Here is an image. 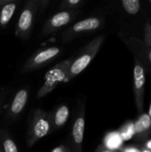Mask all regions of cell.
Returning <instances> with one entry per match:
<instances>
[{"mask_svg": "<svg viewBox=\"0 0 151 152\" xmlns=\"http://www.w3.org/2000/svg\"><path fill=\"white\" fill-rule=\"evenodd\" d=\"M61 49L57 46L48 47L36 52L27 60L23 65L21 69L22 72H28L47 65L53 60H54L61 53Z\"/></svg>", "mask_w": 151, "mask_h": 152, "instance_id": "obj_5", "label": "cell"}, {"mask_svg": "<svg viewBox=\"0 0 151 152\" xmlns=\"http://www.w3.org/2000/svg\"><path fill=\"white\" fill-rule=\"evenodd\" d=\"M28 99V92L27 89H20L19 90L15 96L13 97V100L12 102V104L10 106L9 110V115L12 118H15L20 115V113L24 110L27 102Z\"/></svg>", "mask_w": 151, "mask_h": 152, "instance_id": "obj_10", "label": "cell"}, {"mask_svg": "<svg viewBox=\"0 0 151 152\" xmlns=\"http://www.w3.org/2000/svg\"><path fill=\"white\" fill-rule=\"evenodd\" d=\"M133 77H134V90H135V94H136L138 106H139V108L142 109L143 88H144V84H145V74H144V69H143L142 66L141 65V63H137L134 66Z\"/></svg>", "mask_w": 151, "mask_h": 152, "instance_id": "obj_9", "label": "cell"}, {"mask_svg": "<svg viewBox=\"0 0 151 152\" xmlns=\"http://www.w3.org/2000/svg\"><path fill=\"white\" fill-rule=\"evenodd\" d=\"M135 134H141L150 129L151 126V118L148 114H142L139 119L133 124Z\"/></svg>", "mask_w": 151, "mask_h": 152, "instance_id": "obj_14", "label": "cell"}, {"mask_svg": "<svg viewBox=\"0 0 151 152\" xmlns=\"http://www.w3.org/2000/svg\"><path fill=\"white\" fill-rule=\"evenodd\" d=\"M124 152H141L140 150L135 149V148H130V149H126Z\"/></svg>", "mask_w": 151, "mask_h": 152, "instance_id": "obj_20", "label": "cell"}, {"mask_svg": "<svg viewBox=\"0 0 151 152\" xmlns=\"http://www.w3.org/2000/svg\"><path fill=\"white\" fill-rule=\"evenodd\" d=\"M147 147H148V149L151 150V141H150V142H148V144H147Z\"/></svg>", "mask_w": 151, "mask_h": 152, "instance_id": "obj_24", "label": "cell"}, {"mask_svg": "<svg viewBox=\"0 0 151 152\" xmlns=\"http://www.w3.org/2000/svg\"><path fill=\"white\" fill-rule=\"evenodd\" d=\"M144 152H150V151H144Z\"/></svg>", "mask_w": 151, "mask_h": 152, "instance_id": "obj_29", "label": "cell"}, {"mask_svg": "<svg viewBox=\"0 0 151 152\" xmlns=\"http://www.w3.org/2000/svg\"><path fill=\"white\" fill-rule=\"evenodd\" d=\"M85 127V110H84V108L82 107L80 109V111H78L77 117L72 127V140H73V143H74L77 152L82 151Z\"/></svg>", "mask_w": 151, "mask_h": 152, "instance_id": "obj_8", "label": "cell"}, {"mask_svg": "<svg viewBox=\"0 0 151 152\" xmlns=\"http://www.w3.org/2000/svg\"><path fill=\"white\" fill-rule=\"evenodd\" d=\"M122 4L124 9L129 14H136L140 11L141 3L139 0H123Z\"/></svg>", "mask_w": 151, "mask_h": 152, "instance_id": "obj_16", "label": "cell"}, {"mask_svg": "<svg viewBox=\"0 0 151 152\" xmlns=\"http://www.w3.org/2000/svg\"><path fill=\"white\" fill-rule=\"evenodd\" d=\"M150 117L151 118V104H150V110H149V114H148Z\"/></svg>", "mask_w": 151, "mask_h": 152, "instance_id": "obj_26", "label": "cell"}, {"mask_svg": "<svg viewBox=\"0 0 151 152\" xmlns=\"http://www.w3.org/2000/svg\"><path fill=\"white\" fill-rule=\"evenodd\" d=\"M0 108H1V102H0Z\"/></svg>", "mask_w": 151, "mask_h": 152, "instance_id": "obj_28", "label": "cell"}, {"mask_svg": "<svg viewBox=\"0 0 151 152\" xmlns=\"http://www.w3.org/2000/svg\"><path fill=\"white\" fill-rule=\"evenodd\" d=\"M101 20L97 17H89L77 21L69 27L62 36L63 42H69L82 33L96 30L101 26Z\"/></svg>", "mask_w": 151, "mask_h": 152, "instance_id": "obj_7", "label": "cell"}, {"mask_svg": "<svg viewBox=\"0 0 151 152\" xmlns=\"http://www.w3.org/2000/svg\"><path fill=\"white\" fill-rule=\"evenodd\" d=\"M82 3L83 0H66L61 3V6L64 10H76Z\"/></svg>", "mask_w": 151, "mask_h": 152, "instance_id": "obj_18", "label": "cell"}, {"mask_svg": "<svg viewBox=\"0 0 151 152\" xmlns=\"http://www.w3.org/2000/svg\"><path fill=\"white\" fill-rule=\"evenodd\" d=\"M77 10H63L55 13L47 20L43 27L40 36L46 37L50 34L54 33L58 29L71 22L77 16Z\"/></svg>", "mask_w": 151, "mask_h": 152, "instance_id": "obj_6", "label": "cell"}, {"mask_svg": "<svg viewBox=\"0 0 151 152\" xmlns=\"http://www.w3.org/2000/svg\"><path fill=\"white\" fill-rule=\"evenodd\" d=\"M135 134L134 133V126L133 123L127 124L125 126V127L121 131L120 135L123 141H128L131 138H133V136Z\"/></svg>", "mask_w": 151, "mask_h": 152, "instance_id": "obj_17", "label": "cell"}, {"mask_svg": "<svg viewBox=\"0 0 151 152\" xmlns=\"http://www.w3.org/2000/svg\"><path fill=\"white\" fill-rule=\"evenodd\" d=\"M0 152H3V150H2V147H1V144H0Z\"/></svg>", "mask_w": 151, "mask_h": 152, "instance_id": "obj_27", "label": "cell"}, {"mask_svg": "<svg viewBox=\"0 0 151 152\" xmlns=\"http://www.w3.org/2000/svg\"><path fill=\"white\" fill-rule=\"evenodd\" d=\"M150 31H149V33H148V37H149V39H150V42L151 43V28L149 29Z\"/></svg>", "mask_w": 151, "mask_h": 152, "instance_id": "obj_23", "label": "cell"}, {"mask_svg": "<svg viewBox=\"0 0 151 152\" xmlns=\"http://www.w3.org/2000/svg\"><path fill=\"white\" fill-rule=\"evenodd\" d=\"M0 141L2 143L3 152H18V148L15 142L10 137V135L6 132H0Z\"/></svg>", "mask_w": 151, "mask_h": 152, "instance_id": "obj_13", "label": "cell"}, {"mask_svg": "<svg viewBox=\"0 0 151 152\" xmlns=\"http://www.w3.org/2000/svg\"><path fill=\"white\" fill-rule=\"evenodd\" d=\"M73 58H69L52 67L44 75L42 86L36 94V98L40 99L50 94L59 84L65 83L68 80V73Z\"/></svg>", "mask_w": 151, "mask_h": 152, "instance_id": "obj_1", "label": "cell"}, {"mask_svg": "<svg viewBox=\"0 0 151 152\" xmlns=\"http://www.w3.org/2000/svg\"><path fill=\"white\" fill-rule=\"evenodd\" d=\"M17 8V2L16 1H9L6 4L2 6L0 11V25L5 26L7 25L11 19L12 18L15 11Z\"/></svg>", "mask_w": 151, "mask_h": 152, "instance_id": "obj_12", "label": "cell"}, {"mask_svg": "<svg viewBox=\"0 0 151 152\" xmlns=\"http://www.w3.org/2000/svg\"><path fill=\"white\" fill-rule=\"evenodd\" d=\"M99 152H114V151H109V150H108V149H102V150L99 151Z\"/></svg>", "mask_w": 151, "mask_h": 152, "instance_id": "obj_22", "label": "cell"}, {"mask_svg": "<svg viewBox=\"0 0 151 152\" xmlns=\"http://www.w3.org/2000/svg\"><path fill=\"white\" fill-rule=\"evenodd\" d=\"M102 42L103 37L101 36L92 40L84 48L81 49L77 56L73 59L70 64L68 73V80L74 78L87 68V66L91 63L93 59L97 54Z\"/></svg>", "mask_w": 151, "mask_h": 152, "instance_id": "obj_2", "label": "cell"}, {"mask_svg": "<svg viewBox=\"0 0 151 152\" xmlns=\"http://www.w3.org/2000/svg\"><path fill=\"white\" fill-rule=\"evenodd\" d=\"M148 56H149V60H150V61L151 62V50L150 51V53H149V55H148Z\"/></svg>", "mask_w": 151, "mask_h": 152, "instance_id": "obj_25", "label": "cell"}, {"mask_svg": "<svg viewBox=\"0 0 151 152\" xmlns=\"http://www.w3.org/2000/svg\"><path fill=\"white\" fill-rule=\"evenodd\" d=\"M53 128L52 114L37 109L34 111L28 132V147H32L37 141L45 137Z\"/></svg>", "mask_w": 151, "mask_h": 152, "instance_id": "obj_3", "label": "cell"}, {"mask_svg": "<svg viewBox=\"0 0 151 152\" xmlns=\"http://www.w3.org/2000/svg\"><path fill=\"white\" fill-rule=\"evenodd\" d=\"M123 143V140L119 133H112L109 134L105 139V145L108 150H117L120 148Z\"/></svg>", "mask_w": 151, "mask_h": 152, "instance_id": "obj_15", "label": "cell"}, {"mask_svg": "<svg viewBox=\"0 0 151 152\" xmlns=\"http://www.w3.org/2000/svg\"><path fill=\"white\" fill-rule=\"evenodd\" d=\"M10 0H0V7L4 6V4H6L7 3H9Z\"/></svg>", "mask_w": 151, "mask_h": 152, "instance_id": "obj_21", "label": "cell"}, {"mask_svg": "<svg viewBox=\"0 0 151 152\" xmlns=\"http://www.w3.org/2000/svg\"><path fill=\"white\" fill-rule=\"evenodd\" d=\"M52 152H67V150L64 146H60L58 148H55Z\"/></svg>", "mask_w": 151, "mask_h": 152, "instance_id": "obj_19", "label": "cell"}, {"mask_svg": "<svg viewBox=\"0 0 151 152\" xmlns=\"http://www.w3.org/2000/svg\"><path fill=\"white\" fill-rule=\"evenodd\" d=\"M69 117V109L67 105H61L58 107L52 115V121H53V128L60 129L68 121Z\"/></svg>", "mask_w": 151, "mask_h": 152, "instance_id": "obj_11", "label": "cell"}, {"mask_svg": "<svg viewBox=\"0 0 151 152\" xmlns=\"http://www.w3.org/2000/svg\"><path fill=\"white\" fill-rule=\"evenodd\" d=\"M37 10V2L36 0L28 1L18 20L16 35L22 39H27L31 32L36 12Z\"/></svg>", "mask_w": 151, "mask_h": 152, "instance_id": "obj_4", "label": "cell"}]
</instances>
